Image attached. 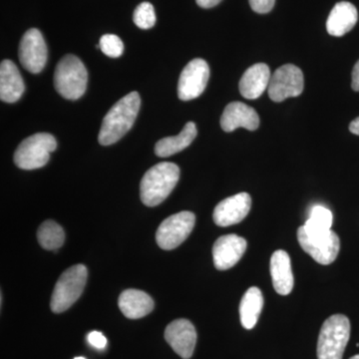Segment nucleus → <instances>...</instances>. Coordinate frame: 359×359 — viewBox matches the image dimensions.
<instances>
[{
  "mask_svg": "<svg viewBox=\"0 0 359 359\" xmlns=\"http://www.w3.org/2000/svg\"><path fill=\"white\" fill-rule=\"evenodd\" d=\"M141 107L138 92H131L120 99L104 117L98 141L101 145L109 146L128 133L134 125Z\"/></svg>",
  "mask_w": 359,
  "mask_h": 359,
  "instance_id": "obj_1",
  "label": "nucleus"
},
{
  "mask_svg": "<svg viewBox=\"0 0 359 359\" xmlns=\"http://www.w3.org/2000/svg\"><path fill=\"white\" fill-rule=\"evenodd\" d=\"M180 168L171 162H162L149 169L140 184L144 205L156 207L164 202L178 184Z\"/></svg>",
  "mask_w": 359,
  "mask_h": 359,
  "instance_id": "obj_2",
  "label": "nucleus"
},
{
  "mask_svg": "<svg viewBox=\"0 0 359 359\" xmlns=\"http://www.w3.org/2000/svg\"><path fill=\"white\" fill-rule=\"evenodd\" d=\"M88 82V73L77 56L68 54L59 61L54 73V86L61 96L68 100H77L84 95Z\"/></svg>",
  "mask_w": 359,
  "mask_h": 359,
  "instance_id": "obj_3",
  "label": "nucleus"
},
{
  "mask_svg": "<svg viewBox=\"0 0 359 359\" xmlns=\"http://www.w3.org/2000/svg\"><path fill=\"white\" fill-rule=\"evenodd\" d=\"M351 337V321L334 314L323 323L318 342V359H342Z\"/></svg>",
  "mask_w": 359,
  "mask_h": 359,
  "instance_id": "obj_4",
  "label": "nucleus"
},
{
  "mask_svg": "<svg viewBox=\"0 0 359 359\" xmlns=\"http://www.w3.org/2000/svg\"><path fill=\"white\" fill-rule=\"evenodd\" d=\"M87 276L88 273L84 264H76L66 269L52 292L50 308L53 313H63L76 302L83 292Z\"/></svg>",
  "mask_w": 359,
  "mask_h": 359,
  "instance_id": "obj_5",
  "label": "nucleus"
},
{
  "mask_svg": "<svg viewBox=\"0 0 359 359\" xmlns=\"http://www.w3.org/2000/svg\"><path fill=\"white\" fill-rule=\"evenodd\" d=\"M57 142L48 133H37L23 140L14 153V163L22 170H35L48 163Z\"/></svg>",
  "mask_w": 359,
  "mask_h": 359,
  "instance_id": "obj_6",
  "label": "nucleus"
},
{
  "mask_svg": "<svg viewBox=\"0 0 359 359\" xmlns=\"http://www.w3.org/2000/svg\"><path fill=\"white\" fill-rule=\"evenodd\" d=\"M297 240L302 250L323 266L334 263L339 256L340 240L334 231L313 233L302 226L297 230Z\"/></svg>",
  "mask_w": 359,
  "mask_h": 359,
  "instance_id": "obj_7",
  "label": "nucleus"
},
{
  "mask_svg": "<svg viewBox=\"0 0 359 359\" xmlns=\"http://www.w3.org/2000/svg\"><path fill=\"white\" fill-rule=\"evenodd\" d=\"M196 216L192 212H180L165 219L158 228L156 241L161 249L171 250L178 248L192 233Z\"/></svg>",
  "mask_w": 359,
  "mask_h": 359,
  "instance_id": "obj_8",
  "label": "nucleus"
},
{
  "mask_svg": "<svg viewBox=\"0 0 359 359\" xmlns=\"http://www.w3.org/2000/svg\"><path fill=\"white\" fill-rule=\"evenodd\" d=\"M304 80L302 71L294 65H285L275 71L269 84V96L273 102L301 95Z\"/></svg>",
  "mask_w": 359,
  "mask_h": 359,
  "instance_id": "obj_9",
  "label": "nucleus"
},
{
  "mask_svg": "<svg viewBox=\"0 0 359 359\" xmlns=\"http://www.w3.org/2000/svg\"><path fill=\"white\" fill-rule=\"evenodd\" d=\"M210 78V67L204 59L190 61L182 71L179 78L178 97L180 100L190 101L202 95Z\"/></svg>",
  "mask_w": 359,
  "mask_h": 359,
  "instance_id": "obj_10",
  "label": "nucleus"
},
{
  "mask_svg": "<svg viewBox=\"0 0 359 359\" xmlns=\"http://www.w3.org/2000/svg\"><path fill=\"white\" fill-rule=\"evenodd\" d=\"M20 61L25 69L33 74L41 72L46 65V43L43 35L36 28L27 30L22 36L20 44Z\"/></svg>",
  "mask_w": 359,
  "mask_h": 359,
  "instance_id": "obj_11",
  "label": "nucleus"
},
{
  "mask_svg": "<svg viewBox=\"0 0 359 359\" xmlns=\"http://www.w3.org/2000/svg\"><path fill=\"white\" fill-rule=\"evenodd\" d=\"M165 339L175 353L182 358H192L197 344V332L192 323L188 320L172 321L165 330Z\"/></svg>",
  "mask_w": 359,
  "mask_h": 359,
  "instance_id": "obj_12",
  "label": "nucleus"
},
{
  "mask_svg": "<svg viewBox=\"0 0 359 359\" xmlns=\"http://www.w3.org/2000/svg\"><path fill=\"white\" fill-rule=\"evenodd\" d=\"M252 198L248 193H238L219 202L215 208L212 219L219 226L241 223L249 215Z\"/></svg>",
  "mask_w": 359,
  "mask_h": 359,
  "instance_id": "obj_13",
  "label": "nucleus"
},
{
  "mask_svg": "<svg viewBox=\"0 0 359 359\" xmlns=\"http://www.w3.org/2000/svg\"><path fill=\"white\" fill-rule=\"evenodd\" d=\"M247 245V241L237 235L219 238L212 248V259L216 269L226 271L235 266L244 256Z\"/></svg>",
  "mask_w": 359,
  "mask_h": 359,
  "instance_id": "obj_14",
  "label": "nucleus"
},
{
  "mask_svg": "<svg viewBox=\"0 0 359 359\" xmlns=\"http://www.w3.org/2000/svg\"><path fill=\"white\" fill-rule=\"evenodd\" d=\"M259 126V117L256 110L243 102L226 105L221 117V127L224 132H233L238 128L255 131Z\"/></svg>",
  "mask_w": 359,
  "mask_h": 359,
  "instance_id": "obj_15",
  "label": "nucleus"
},
{
  "mask_svg": "<svg viewBox=\"0 0 359 359\" xmlns=\"http://www.w3.org/2000/svg\"><path fill=\"white\" fill-rule=\"evenodd\" d=\"M271 77V70L264 63H257L250 66L241 78L238 84L241 94L250 100L259 98L269 88Z\"/></svg>",
  "mask_w": 359,
  "mask_h": 359,
  "instance_id": "obj_16",
  "label": "nucleus"
},
{
  "mask_svg": "<svg viewBox=\"0 0 359 359\" xmlns=\"http://www.w3.org/2000/svg\"><path fill=\"white\" fill-rule=\"evenodd\" d=\"M25 84L18 66L13 61L4 60L0 65V99L15 103L25 93Z\"/></svg>",
  "mask_w": 359,
  "mask_h": 359,
  "instance_id": "obj_17",
  "label": "nucleus"
},
{
  "mask_svg": "<svg viewBox=\"0 0 359 359\" xmlns=\"http://www.w3.org/2000/svg\"><path fill=\"white\" fill-rule=\"evenodd\" d=\"M271 276L273 289L280 295H287L294 289L290 257L285 250H278L271 257Z\"/></svg>",
  "mask_w": 359,
  "mask_h": 359,
  "instance_id": "obj_18",
  "label": "nucleus"
},
{
  "mask_svg": "<svg viewBox=\"0 0 359 359\" xmlns=\"http://www.w3.org/2000/svg\"><path fill=\"white\" fill-rule=\"evenodd\" d=\"M358 20V9L353 4L347 1L339 2L330 11L327 18L328 34L335 37L344 36L353 29Z\"/></svg>",
  "mask_w": 359,
  "mask_h": 359,
  "instance_id": "obj_19",
  "label": "nucleus"
},
{
  "mask_svg": "<svg viewBox=\"0 0 359 359\" xmlns=\"http://www.w3.org/2000/svg\"><path fill=\"white\" fill-rule=\"evenodd\" d=\"M119 308L126 318L138 320L148 316L154 309L152 297L139 290H126L120 294Z\"/></svg>",
  "mask_w": 359,
  "mask_h": 359,
  "instance_id": "obj_20",
  "label": "nucleus"
},
{
  "mask_svg": "<svg viewBox=\"0 0 359 359\" xmlns=\"http://www.w3.org/2000/svg\"><path fill=\"white\" fill-rule=\"evenodd\" d=\"M197 126L195 123L188 122L181 133L174 137L161 139L155 145V153L158 157L166 158L181 152L188 148L197 137Z\"/></svg>",
  "mask_w": 359,
  "mask_h": 359,
  "instance_id": "obj_21",
  "label": "nucleus"
},
{
  "mask_svg": "<svg viewBox=\"0 0 359 359\" xmlns=\"http://www.w3.org/2000/svg\"><path fill=\"white\" fill-rule=\"evenodd\" d=\"M263 306L264 297L261 290L257 287H250L240 304L241 323L245 330H252L256 327Z\"/></svg>",
  "mask_w": 359,
  "mask_h": 359,
  "instance_id": "obj_22",
  "label": "nucleus"
},
{
  "mask_svg": "<svg viewBox=\"0 0 359 359\" xmlns=\"http://www.w3.org/2000/svg\"><path fill=\"white\" fill-rule=\"evenodd\" d=\"M37 238L43 249L57 250L65 244V233L55 222L46 221L39 226Z\"/></svg>",
  "mask_w": 359,
  "mask_h": 359,
  "instance_id": "obj_23",
  "label": "nucleus"
},
{
  "mask_svg": "<svg viewBox=\"0 0 359 359\" xmlns=\"http://www.w3.org/2000/svg\"><path fill=\"white\" fill-rule=\"evenodd\" d=\"M332 222L334 216L332 211L323 205H316L311 208L309 218L304 226L313 233H323L332 230Z\"/></svg>",
  "mask_w": 359,
  "mask_h": 359,
  "instance_id": "obj_24",
  "label": "nucleus"
},
{
  "mask_svg": "<svg viewBox=\"0 0 359 359\" xmlns=\"http://www.w3.org/2000/svg\"><path fill=\"white\" fill-rule=\"evenodd\" d=\"M154 7L150 2H142L134 11L133 20L135 25L141 29H150L156 23Z\"/></svg>",
  "mask_w": 359,
  "mask_h": 359,
  "instance_id": "obj_25",
  "label": "nucleus"
},
{
  "mask_svg": "<svg viewBox=\"0 0 359 359\" xmlns=\"http://www.w3.org/2000/svg\"><path fill=\"white\" fill-rule=\"evenodd\" d=\"M99 47L105 55L111 58L120 57L124 52L122 40L115 34L103 35L99 42Z\"/></svg>",
  "mask_w": 359,
  "mask_h": 359,
  "instance_id": "obj_26",
  "label": "nucleus"
},
{
  "mask_svg": "<svg viewBox=\"0 0 359 359\" xmlns=\"http://www.w3.org/2000/svg\"><path fill=\"white\" fill-rule=\"evenodd\" d=\"M250 8L257 13H269L275 6L276 0H249Z\"/></svg>",
  "mask_w": 359,
  "mask_h": 359,
  "instance_id": "obj_27",
  "label": "nucleus"
},
{
  "mask_svg": "<svg viewBox=\"0 0 359 359\" xmlns=\"http://www.w3.org/2000/svg\"><path fill=\"white\" fill-rule=\"evenodd\" d=\"M88 341L92 346L97 349L105 348L107 346V339L101 332H92L88 334Z\"/></svg>",
  "mask_w": 359,
  "mask_h": 359,
  "instance_id": "obj_28",
  "label": "nucleus"
},
{
  "mask_svg": "<svg viewBox=\"0 0 359 359\" xmlns=\"http://www.w3.org/2000/svg\"><path fill=\"white\" fill-rule=\"evenodd\" d=\"M351 87H353L354 91L359 92V60L353 67V83H351Z\"/></svg>",
  "mask_w": 359,
  "mask_h": 359,
  "instance_id": "obj_29",
  "label": "nucleus"
},
{
  "mask_svg": "<svg viewBox=\"0 0 359 359\" xmlns=\"http://www.w3.org/2000/svg\"><path fill=\"white\" fill-rule=\"evenodd\" d=\"M221 1L222 0H196L198 6L202 8H212V7L218 6Z\"/></svg>",
  "mask_w": 359,
  "mask_h": 359,
  "instance_id": "obj_30",
  "label": "nucleus"
},
{
  "mask_svg": "<svg viewBox=\"0 0 359 359\" xmlns=\"http://www.w3.org/2000/svg\"><path fill=\"white\" fill-rule=\"evenodd\" d=\"M349 131L359 136V117L356 118V119H354L353 121L351 123V125H349Z\"/></svg>",
  "mask_w": 359,
  "mask_h": 359,
  "instance_id": "obj_31",
  "label": "nucleus"
},
{
  "mask_svg": "<svg viewBox=\"0 0 359 359\" xmlns=\"http://www.w3.org/2000/svg\"><path fill=\"white\" fill-rule=\"evenodd\" d=\"M351 359H359V354H358V355L353 356Z\"/></svg>",
  "mask_w": 359,
  "mask_h": 359,
  "instance_id": "obj_32",
  "label": "nucleus"
},
{
  "mask_svg": "<svg viewBox=\"0 0 359 359\" xmlns=\"http://www.w3.org/2000/svg\"><path fill=\"white\" fill-rule=\"evenodd\" d=\"M74 359H86L85 358H74Z\"/></svg>",
  "mask_w": 359,
  "mask_h": 359,
  "instance_id": "obj_33",
  "label": "nucleus"
}]
</instances>
